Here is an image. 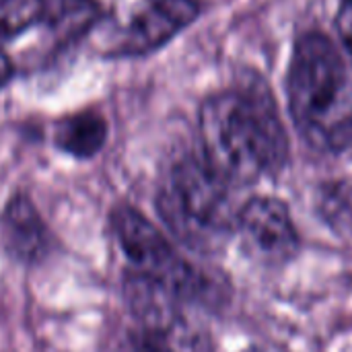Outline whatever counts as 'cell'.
Here are the masks:
<instances>
[{
    "mask_svg": "<svg viewBox=\"0 0 352 352\" xmlns=\"http://www.w3.org/2000/svg\"><path fill=\"white\" fill-rule=\"evenodd\" d=\"M111 225L134 272L159 283L179 301L200 299L208 293V280L175 252L169 239L142 212L120 206L113 210Z\"/></svg>",
    "mask_w": 352,
    "mask_h": 352,
    "instance_id": "cell-4",
    "label": "cell"
},
{
    "mask_svg": "<svg viewBox=\"0 0 352 352\" xmlns=\"http://www.w3.org/2000/svg\"><path fill=\"white\" fill-rule=\"evenodd\" d=\"M338 31L342 37V43L349 47L352 56V0H342L338 10Z\"/></svg>",
    "mask_w": 352,
    "mask_h": 352,
    "instance_id": "cell-12",
    "label": "cell"
},
{
    "mask_svg": "<svg viewBox=\"0 0 352 352\" xmlns=\"http://www.w3.org/2000/svg\"><path fill=\"white\" fill-rule=\"evenodd\" d=\"M231 186L200 157L177 161L159 194V212L169 229L196 250H214L237 227Z\"/></svg>",
    "mask_w": 352,
    "mask_h": 352,
    "instance_id": "cell-3",
    "label": "cell"
},
{
    "mask_svg": "<svg viewBox=\"0 0 352 352\" xmlns=\"http://www.w3.org/2000/svg\"><path fill=\"white\" fill-rule=\"evenodd\" d=\"M0 233L12 258L35 264L50 250V231L25 194H14L0 217Z\"/></svg>",
    "mask_w": 352,
    "mask_h": 352,
    "instance_id": "cell-7",
    "label": "cell"
},
{
    "mask_svg": "<svg viewBox=\"0 0 352 352\" xmlns=\"http://www.w3.org/2000/svg\"><path fill=\"white\" fill-rule=\"evenodd\" d=\"M202 159L229 186H250L278 173L289 155L274 99L258 78L208 97L198 116Z\"/></svg>",
    "mask_w": 352,
    "mask_h": 352,
    "instance_id": "cell-1",
    "label": "cell"
},
{
    "mask_svg": "<svg viewBox=\"0 0 352 352\" xmlns=\"http://www.w3.org/2000/svg\"><path fill=\"white\" fill-rule=\"evenodd\" d=\"M12 78V62L10 58L0 50V89H4L8 85V80Z\"/></svg>",
    "mask_w": 352,
    "mask_h": 352,
    "instance_id": "cell-13",
    "label": "cell"
},
{
    "mask_svg": "<svg viewBox=\"0 0 352 352\" xmlns=\"http://www.w3.org/2000/svg\"><path fill=\"white\" fill-rule=\"evenodd\" d=\"M101 6L95 0H45L41 23L50 29L56 41H72L87 33L99 19Z\"/></svg>",
    "mask_w": 352,
    "mask_h": 352,
    "instance_id": "cell-9",
    "label": "cell"
},
{
    "mask_svg": "<svg viewBox=\"0 0 352 352\" xmlns=\"http://www.w3.org/2000/svg\"><path fill=\"white\" fill-rule=\"evenodd\" d=\"M107 122L99 111L87 109L62 118L54 130V142L60 151L78 157H95L107 140Z\"/></svg>",
    "mask_w": 352,
    "mask_h": 352,
    "instance_id": "cell-8",
    "label": "cell"
},
{
    "mask_svg": "<svg viewBox=\"0 0 352 352\" xmlns=\"http://www.w3.org/2000/svg\"><path fill=\"white\" fill-rule=\"evenodd\" d=\"M245 352H260V351H245Z\"/></svg>",
    "mask_w": 352,
    "mask_h": 352,
    "instance_id": "cell-14",
    "label": "cell"
},
{
    "mask_svg": "<svg viewBox=\"0 0 352 352\" xmlns=\"http://www.w3.org/2000/svg\"><path fill=\"white\" fill-rule=\"evenodd\" d=\"M245 250L268 266L289 262L299 250V233L287 204L272 196L248 200L237 210V227Z\"/></svg>",
    "mask_w": 352,
    "mask_h": 352,
    "instance_id": "cell-5",
    "label": "cell"
},
{
    "mask_svg": "<svg viewBox=\"0 0 352 352\" xmlns=\"http://www.w3.org/2000/svg\"><path fill=\"white\" fill-rule=\"evenodd\" d=\"M122 352H182V349L169 338L138 326L126 336Z\"/></svg>",
    "mask_w": 352,
    "mask_h": 352,
    "instance_id": "cell-11",
    "label": "cell"
},
{
    "mask_svg": "<svg viewBox=\"0 0 352 352\" xmlns=\"http://www.w3.org/2000/svg\"><path fill=\"white\" fill-rule=\"evenodd\" d=\"M45 0H0V35L12 37L39 25Z\"/></svg>",
    "mask_w": 352,
    "mask_h": 352,
    "instance_id": "cell-10",
    "label": "cell"
},
{
    "mask_svg": "<svg viewBox=\"0 0 352 352\" xmlns=\"http://www.w3.org/2000/svg\"><path fill=\"white\" fill-rule=\"evenodd\" d=\"M289 103L301 138L322 153H338L352 140V70L322 33L303 35L289 68Z\"/></svg>",
    "mask_w": 352,
    "mask_h": 352,
    "instance_id": "cell-2",
    "label": "cell"
},
{
    "mask_svg": "<svg viewBox=\"0 0 352 352\" xmlns=\"http://www.w3.org/2000/svg\"><path fill=\"white\" fill-rule=\"evenodd\" d=\"M198 14L196 0H142L122 29L116 52L122 56L155 52L192 25Z\"/></svg>",
    "mask_w": 352,
    "mask_h": 352,
    "instance_id": "cell-6",
    "label": "cell"
}]
</instances>
